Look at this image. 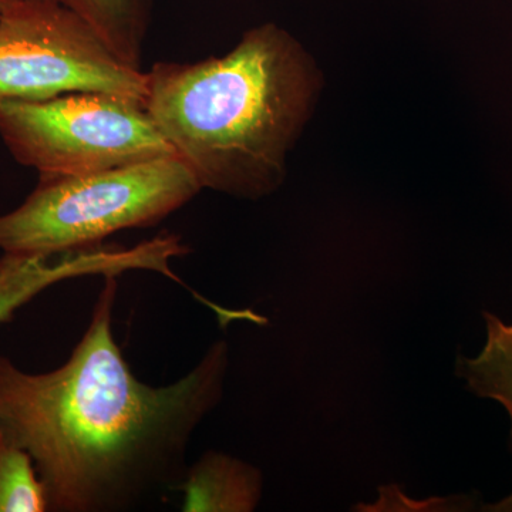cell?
Listing matches in <instances>:
<instances>
[{
  "instance_id": "8992f818",
  "label": "cell",
  "mask_w": 512,
  "mask_h": 512,
  "mask_svg": "<svg viewBox=\"0 0 512 512\" xmlns=\"http://www.w3.org/2000/svg\"><path fill=\"white\" fill-rule=\"evenodd\" d=\"M137 248L77 249L49 258L3 254L0 258V326L15 318L16 312L36 296L66 279L80 276H117L140 268Z\"/></svg>"
},
{
  "instance_id": "9c48e42d",
  "label": "cell",
  "mask_w": 512,
  "mask_h": 512,
  "mask_svg": "<svg viewBox=\"0 0 512 512\" xmlns=\"http://www.w3.org/2000/svg\"><path fill=\"white\" fill-rule=\"evenodd\" d=\"M82 16L110 49L141 69L153 0H49Z\"/></svg>"
},
{
  "instance_id": "277c9868",
  "label": "cell",
  "mask_w": 512,
  "mask_h": 512,
  "mask_svg": "<svg viewBox=\"0 0 512 512\" xmlns=\"http://www.w3.org/2000/svg\"><path fill=\"white\" fill-rule=\"evenodd\" d=\"M0 138L39 178L177 156L143 101L101 92L0 101Z\"/></svg>"
},
{
  "instance_id": "52a82bcc",
  "label": "cell",
  "mask_w": 512,
  "mask_h": 512,
  "mask_svg": "<svg viewBox=\"0 0 512 512\" xmlns=\"http://www.w3.org/2000/svg\"><path fill=\"white\" fill-rule=\"evenodd\" d=\"M177 488L185 512H252L261 503L264 476L247 461L207 451L187 467Z\"/></svg>"
},
{
  "instance_id": "5b68a950",
  "label": "cell",
  "mask_w": 512,
  "mask_h": 512,
  "mask_svg": "<svg viewBox=\"0 0 512 512\" xmlns=\"http://www.w3.org/2000/svg\"><path fill=\"white\" fill-rule=\"evenodd\" d=\"M146 82V72L59 3L15 0L0 12V101L101 92L144 103Z\"/></svg>"
},
{
  "instance_id": "7a4b0ae2",
  "label": "cell",
  "mask_w": 512,
  "mask_h": 512,
  "mask_svg": "<svg viewBox=\"0 0 512 512\" xmlns=\"http://www.w3.org/2000/svg\"><path fill=\"white\" fill-rule=\"evenodd\" d=\"M144 107L202 190L259 200L284 183L320 80L301 43L274 23L221 57L157 62Z\"/></svg>"
},
{
  "instance_id": "ba28073f",
  "label": "cell",
  "mask_w": 512,
  "mask_h": 512,
  "mask_svg": "<svg viewBox=\"0 0 512 512\" xmlns=\"http://www.w3.org/2000/svg\"><path fill=\"white\" fill-rule=\"evenodd\" d=\"M485 343L477 356L460 355L456 375L468 392L500 404L510 419L512 447V323L491 312L483 313Z\"/></svg>"
},
{
  "instance_id": "7c38bea8",
  "label": "cell",
  "mask_w": 512,
  "mask_h": 512,
  "mask_svg": "<svg viewBox=\"0 0 512 512\" xmlns=\"http://www.w3.org/2000/svg\"><path fill=\"white\" fill-rule=\"evenodd\" d=\"M15 2V0H0V12H2L3 9L8 8L10 3Z\"/></svg>"
},
{
  "instance_id": "8fae6325",
  "label": "cell",
  "mask_w": 512,
  "mask_h": 512,
  "mask_svg": "<svg viewBox=\"0 0 512 512\" xmlns=\"http://www.w3.org/2000/svg\"><path fill=\"white\" fill-rule=\"evenodd\" d=\"M483 510L491 512H512V493L504 497L503 500L498 501V503L484 505Z\"/></svg>"
},
{
  "instance_id": "3957f363",
  "label": "cell",
  "mask_w": 512,
  "mask_h": 512,
  "mask_svg": "<svg viewBox=\"0 0 512 512\" xmlns=\"http://www.w3.org/2000/svg\"><path fill=\"white\" fill-rule=\"evenodd\" d=\"M201 190L177 156L40 177L19 207L0 215V251L49 258L97 247L117 232L160 224Z\"/></svg>"
},
{
  "instance_id": "30bf717a",
  "label": "cell",
  "mask_w": 512,
  "mask_h": 512,
  "mask_svg": "<svg viewBox=\"0 0 512 512\" xmlns=\"http://www.w3.org/2000/svg\"><path fill=\"white\" fill-rule=\"evenodd\" d=\"M46 511L45 485L32 457L0 429V512Z\"/></svg>"
},
{
  "instance_id": "6da1fadb",
  "label": "cell",
  "mask_w": 512,
  "mask_h": 512,
  "mask_svg": "<svg viewBox=\"0 0 512 512\" xmlns=\"http://www.w3.org/2000/svg\"><path fill=\"white\" fill-rule=\"evenodd\" d=\"M117 276L64 365L28 373L0 356V429L28 451L49 511L131 510L187 470L195 431L221 403L229 346L218 340L167 386L141 382L114 339Z\"/></svg>"
}]
</instances>
